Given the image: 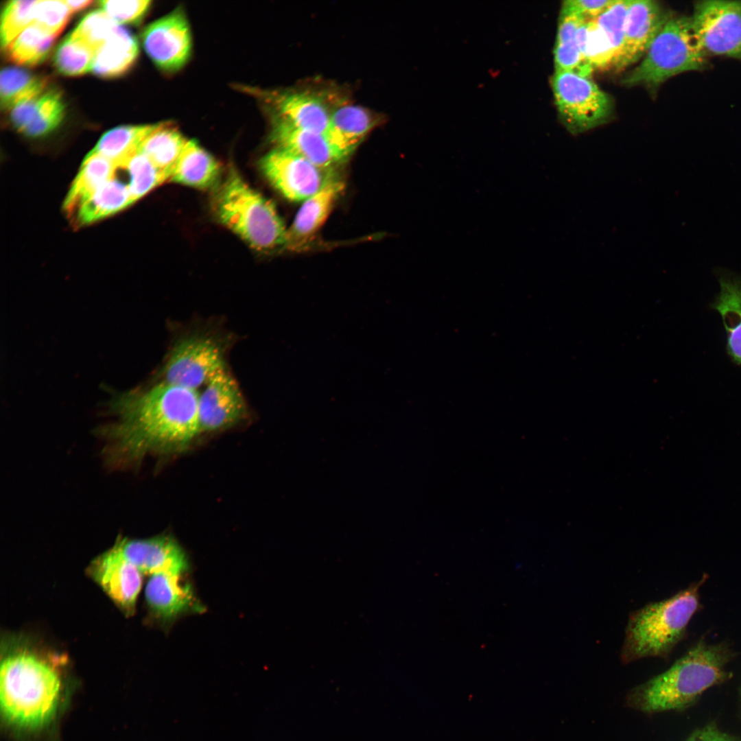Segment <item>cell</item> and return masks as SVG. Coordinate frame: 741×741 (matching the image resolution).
I'll list each match as a JSON object with an SVG mask.
<instances>
[{"mask_svg":"<svg viewBox=\"0 0 741 741\" xmlns=\"http://www.w3.org/2000/svg\"><path fill=\"white\" fill-rule=\"evenodd\" d=\"M199 392L164 381L117 396L111 409L119 417L105 428L109 457L117 462L140 461L148 454L186 450L201 434Z\"/></svg>","mask_w":741,"mask_h":741,"instance_id":"6da1fadb","label":"cell"},{"mask_svg":"<svg viewBox=\"0 0 741 741\" xmlns=\"http://www.w3.org/2000/svg\"><path fill=\"white\" fill-rule=\"evenodd\" d=\"M7 642L0 669L1 714L13 727L41 729L51 722L59 707L63 659L21 640Z\"/></svg>","mask_w":741,"mask_h":741,"instance_id":"7a4b0ae2","label":"cell"},{"mask_svg":"<svg viewBox=\"0 0 741 741\" xmlns=\"http://www.w3.org/2000/svg\"><path fill=\"white\" fill-rule=\"evenodd\" d=\"M732 657L725 644L701 641L668 670L633 688L627 702L646 713L685 708L729 677L727 666Z\"/></svg>","mask_w":741,"mask_h":741,"instance_id":"3957f363","label":"cell"},{"mask_svg":"<svg viewBox=\"0 0 741 741\" xmlns=\"http://www.w3.org/2000/svg\"><path fill=\"white\" fill-rule=\"evenodd\" d=\"M707 576L667 599L650 602L628 617L620 651L622 663L646 657L666 658L684 637L699 605V589Z\"/></svg>","mask_w":741,"mask_h":741,"instance_id":"277c9868","label":"cell"},{"mask_svg":"<svg viewBox=\"0 0 741 741\" xmlns=\"http://www.w3.org/2000/svg\"><path fill=\"white\" fill-rule=\"evenodd\" d=\"M212 209L222 224L253 248L267 252L285 246L287 229L274 205L235 170L230 169L215 190Z\"/></svg>","mask_w":741,"mask_h":741,"instance_id":"5b68a950","label":"cell"},{"mask_svg":"<svg viewBox=\"0 0 741 741\" xmlns=\"http://www.w3.org/2000/svg\"><path fill=\"white\" fill-rule=\"evenodd\" d=\"M709 66V57L696 39L690 17L672 14L642 60L621 82L627 86L655 89L674 75L702 71Z\"/></svg>","mask_w":741,"mask_h":741,"instance_id":"8992f818","label":"cell"},{"mask_svg":"<svg viewBox=\"0 0 741 741\" xmlns=\"http://www.w3.org/2000/svg\"><path fill=\"white\" fill-rule=\"evenodd\" d=\"M226 340L213 331L197 329L174 341L161 371V379L197 390L227 368Z\"/></svg>","mask_w":741,"mask_h":741,"instance_id":"52a82bcc","label":"cell"},{"mask_svg":"<svg viewBox=\"0 0 741 741\" xmlns=\"http://www.w3.org/2000/svg\"><path fill=\"white\" fill-rule=\"evenodd\" d=\"M551 86L560 120L572 134L602 125L612 116L613 99L590 78L554 71Z\"/></svg>","mask_w":741,"mask_h":741,"instance_id":"ba28073f","label":"cell"},{"mask_svg":"<svg viewBox=\"0 0 741 741\" xmlns=\"http://www.w3.org/2000/svg\"><path fill=\"white\" fill-rule=\"evenodd\" d=\"M704 52L741 61V1H699L690 17Z\"/></svg>","mask_w":741,"mask_h":741,"instance_id":"9c48e42d","label":"cell"},{"mask_svg":"<svg viewBox=\"0 0 741 741\" xmlns=\"http://www.w3.org/2000/svg\"><path fill=\"white\" fill-rule=\"evenodd\" d=\"M259 166L269 183L292 202H304L336 179L335 169L318 167L277 147L261 159Z\"/></svg>","mask_w":741,"mask_h":741,"instance_id":"30bf717a","label":"cell"},{"mask_svg":"<svg viewBox=\"0 0 741 741\" xmlns=\"http://www.w3.org/2000/svg\"><path fill=\"white\" fill-rule=\"evenodd\" d=\"M198 415L200 433L224 430L248 417L245 397L228 368L215 375L199 393Z\"/></svg>","mask_w":741,"mask_h":741,"instance_id":"8fae6325","label":"cell"},{"mask_svg":"<svg viewBox=\"0 0 741 741\" xmlns=\"http://www.w3.org/2000/svg\"><path fill=\"white\" fill-rule=\"evenodd\" d=\"M142 41L146 53L161 69H180L189 58L192 44L184 12L178 8L149 24L143 31Z\"/></svg>","mask_w":741,"mask_h":741,"instance_id":"7c38bea8","label":"cell"},{"mask_svg":"<svg viewBox=\"0 0 741 741\" xmlns=\"http://www.w3.org/2000/svg\"><path fill=\"white\" fill-rule=\"evenodd\" d=\"M87 571L89 576L125 614H133L143 574L136 566L112 546L94 558Z\"/></svg>","mask_w":741,"mask_h":741,"instance_id":"4fadbf2b","label":"cell"},{"mask_svg":"<svg viewBox=\"0 0 741 741\" xmlns=\"http://www.w3.org/2000/svg\"><path fill=\"white\" fill-rule=\"evenodd\" d=\"M113 547L143 574L183 575L188 569L185 551L176 540L168 534L143 539L119 537Z\"/></svg>","mask_w":741,"mask_h":741,"instance_id":"5bb4252c","label":"cell"},{"mask_svg":"<svg viewBox=\"0 0 741 741\" xmlns=\"http://www.w3.org/2000/svg\"><path fill=\"white\" fill-rule=\"evenodd\" d=\"M671 15L657 1L629 0L622 53L614 69H624L642 58Z\"/></svg>","mask_w":741,"mask_h":741,"instance_id":"9a60e30c","label":"cell"},{"mask_svg":"<svg viewBox=\"0 0 741 741\" xmlns=\"http://www.w3.org/2000/svg\"><path fill=\"white\" fill-rule=\"evenodd\" d=\"M271 139L277 148L289 151L324 169H335L348 157L326 134L296 127L279 117L274 119Z\"/></svg>","mask_w":741,"mask_h":741,"instance_id":"2e32d148","label":"cell"},{"mask_svg":"<svg viewBox=\"0 0 741 741\" xmlns=\"http://www.w3.org/2000/svg\"><path fill=\"white\" fill-rule=\"evenodd\" d=\"M12 126L29 137H40L54 130L65 114L60 91L48 86L16 104L10 111Z\"/></svg>","mask_w":741,"mask_h":741,"instance_id":"e0dca14e","label":"cell"},{"mask_svg":"<svg viewBox=\"0 0 741 741\" xmlns=\"http://www.w3.org/2000/svg\"><path fill=\"white\" fill-rule=\"evenodd\" d=\"M277 117L302 129L327 134L331 110L320 96L306 91H262Z\"/></svg>","mask_w":741,"mask_h":741,"instance_id":"ac0fdd59","label":"cell"},{"mask_svg":"<svg viewBox=\"0 0 741 741\" xmlns=\"http://www.w3.org/2000/svg\"><path fill=\"white\" fill-rule=\"evenodd\" d=\"M182 575L158 573L150 575L145 589L146 603L152 613L163 622H170L198 605L189 585Z\"/></svg>","mask_w":741,"mask_h":741,"instance_id":"d6986e66","label":"cell"},{"mask_svg":"<svg viewBox=\"0 0 741 741\" xmlns=\"http://www.w3.org/2000/svg\"><path fill=\"white\" fill-rule=\"evenodd\" d=\"M344 187L338 178L304 202L287 230L284 248L296 249L306 244L322 226Z\"/></svg>","mask_w":741,"mask_h":741,"instance_id":"ffe728a7","label":"cell"},{"mask_svg":"<svg viewBox=\"0 0 741 741\" xmlns=\"http://www.w3.org/2000/svg\"><path fill=\"white\" fill-rule=\"evenodd\" d=\"M715 274L719 292L711 307L720 315L727 336V350L731 358L741 365V274L718 268Z\"/></svg>","mask_w":741,"mask_h":741,"instance_id":"44dd1931","label":"cell"},{"mask_svg":"<svg viewBox=\"0 0 741 741\" xmlns=\"http://www.w3.org/2000/svg\"><path fill=\"white\" fill-rule=\"evenodd\" d=\"M377 121L370 110L361 106L342 104L331 110L326 135L340 152L349 157L375 127Z\"/></svg>","mask_w":741,"mask_h":741,"instance_id":"7402d4cb","label":"cell"},{"mask_svg":"<svg viewBox=\"0 0 741 741\" xmlns=\"http://www.w3.org/2000/svg\"><path fill=\"white\" fill-rule=\"evenodd\" d=\"M119 167L93 149L82 163L64 202V209L71 217L103 184L113 178Z\"/></svg>","mask_w":741,"mask_h":741,"instance_id":"603a6c76","label":"cell"},{"mask_svg":"<svg viewBox=\"0 0 741 741\" xmlns=\"http://www.w3.org/2000/svg\"><path fill=\"white\" fill-rule=\"evenodd\" d=\"M218 162L193 140L187 141L171 173L172 181L187 186L207 189L218 180Z\"/></svg>","mask_w":741,"mask_h":741,"instance_id":"cb8c5ba5","label":"cell"},{"mask_svg":"<svg viewBox=\"0 0 741 741\" xmlns=\"http://www.w3.org/2000/svg\"><path fill=\"white\" fill-rule=\"evenodd\" d=\"M139 47L136 38L120 25L97 51L92 71L102 78L124 74L135 62Z\"/></svg>","mask_w":741,"mask_h":741,"instance_id":"d4e9b609","label":"cell"},{"mask_svg":"<svg viewBox=\"0 0 741 741\" xmlns=\"http://www.w3.org/2000/svg\"><path fill=\"white\" fill-rule=\"evenodd\" d=\"M134 202L128 184L116 176L99 187L73 215L76 225H85L115 214Z\"/></svg>","mask_w":741,"mask_h":741,"instance_id":"484cf974","label":"cell"},{"mask_svg":"<svg viewBox=\"0 0 741 741\" xmlns=\"http://www.w3.org/2000/svg\"><path fill=\"white\" fill-rule=\"evenodd\" d=\"M170 123L154 124L144 138L140 152L169 178L187 142Z\"/></svg>","mask_w":741,"mask_h":741,"instance_id":"4316f807","label":"cell"},{"mask_svg":"<svg viewBox=\"0 0 741 741\" xmlns=\"http://www.w3.org/2000/svg\"><path fill=\"white\" fill-rule=\"evenodd\" d=\"M152 125L124 126L105 132L93 148L121 168L133 155L139 152L141 145Z\"/></svg>","mask_w":741,"mask_h":741,"instance_id":"83f0119b","label":"cell"},{"mask_svg":"<svg viewBox=\"0 0 741 741\" xmlns=\"http://www.w3.org/2000/svg\"><path fill=\"white\" fill-rule=\"evenodd\" d=\"M55 38L56 36L32 24L4 49L5 55L16 64L35 66L45 60Z\"/></svg>","mask_w":741,"mask_h":741,"instance_id":"f1b7e54d","label":"cell"},{"mask_svg":"<svg viewBox=\"0 0 741 741\" xmlns=\"http://www.w3.org/2000/svg\"><path fill=\"white\" fill-rule=\"evenodd\" d=\"M49 80L17 67H6L0 75V98L3 110L10 111L16 104L45 89Z\"/></svg>","mask_w":741,"mask_h":741,"instance_id":"f546056e","label":"cell"},{"mask_svg":"<svg viewBox=\"0 0 741 741\" xmlns=\"http://www.w3.org/2000/svg\"><path fill=\"white\" fill-rule=\"evenodd\" d=\"M578 47L593 70L606 71L614 65V54L609 41L596 19H586L576 36Z\"/></svg>","mask_w":741,"mask_h":741,"instance_id":"4dcf8cb0","label":"cell"},{"mask_svg":"<svg viewBox=\"0 0 741 741\" xmlns=\"http://www.w3.org/2000/svg\"><path fill=\"white\" fill-rule=\"evenodd\" d=\"M95 52L69 34L58 45L54 55L58 71L67 76H78L92 71Z\"/></svg>","mask_w":741,"mask_h":741,"instance_id":"1f68e13d","label":"cell"},{"mask_svg":"<svg viewBox=\"0 0 741 741\" xmlns=\"http://www.w3.org/2000/svg\"><path fill=\"white\" fill-rule=\"evenodd\" d=\"M120 169L129 176V189L134 202L156 187L169 180L152 161L140 151L133 155Z\"/></svg>","mask_w":741,"mask_h":741,"instance_id":"d6a6232c","label":"cell"},{"mask_svg":"<svg viewBox=\"0 0 741 741\" xmlns=\"http://www.w3.org/2000/svg\"><path fill=\"white\" fill-rule=\"evenodd\" d=\"M119 26L104 10H96L87 14L70 35L96 54Z\"/></svg>","mask_w":741,"mask_h":741,"instance_id":"836d02e7","label":"cell"},{"mask_svg":"<svg viewBox=\"0 0 741 741\" xmlns=\"http://www.w3.org/2000/svg\"><path fill=\"white\" fill-rule=\"evenodd\" d=\"M36 1L13 0L6 3L1 14L0 40L5 49L34 22Z\"/></svg>","mask_w":741,"mask_h":741,"instance_id":"e575fe53","label":"cell"},{"mask_svg":"<svg viewBox=\"0 0 741 741\" xmlns=\"http://www.w3.org/2000/svg\"><path fill=\"white\" fill-rule=\"evenodd\" d=\"M629 0H614L596 21L610 43L615 60L618 64L623 49L625 19Z\"/></svg>","mask_w":741,"mask_h":741,"instance_id":"d590c367","label":"cell"},{"mask_svg":"<svg viewBox=\"0 0 741 741\" xmlns=\"http://www.w3.org/2000/svg\"><path fill=\"white\" fill-rule=\"evenodd\" d=\"M71 14L64 0H38L34 8L33 24L56 37Z\"/></svg>","mask_w":741,"mask_h":741,"instance_id":"8d00e7d4","label":"cell"},{"mask_svg":"<svg viewBox=\"0 0 741 741\" xmlns=\"http://www.w3.org/2000/svg\"><path fill=\"white\" fill-rule=\"evenodd\" d=\"M554 62V71L568 72L588 78L594 71L582 54L576 39L555 43Z\"/></svg>","mask_w":741,"mask_h":741,"instance_id":"74e56055","label":"cell"},{"mask_svg":"<svg viewBox=\"0 0 741 741\" xmlns=\"http://www.w3.org/2000/svg\"><path fill=\"white\" fill-rule=\"evenodd\" d=\"M150 3V0L99 1L101 9L119 25L138 23L147 12Z\"/></svg>","mask_w":741,"mask_h":741,"instance_id":"f35d334b","label":"cell"},{"mask_svg":"<svg viewBox=\"0 0 741 741\" xmlns=\"http://www.w3.org/2000/svg\"><path fill=\"white\" fill-rule=\"evenodd\" d=\"M586 19L577 13L561 9L555 43L576 40L578 31Z\"/></svg>","mask_w":741,"mask_h":741,"instance_id":"ab89813d","label":"cell"},{"mask_svg":"<svg viewBox=\"0 0 741 741\" xmlns=\"http://www.w3.org/2000/svg\"><path fill=\"white\" fill-rule=\"evenodd\" d=\"M614 0H568L563 1L561 9L577 13L585 19L599 16Z\"/></svg>","mask_w":741,"mask_h":741,"instance_id":"60d3db41","label":"cell"},{"mask_svg":"<svg viewBox=\"0 0 741 741\" xmlns=\"http://www.w3.org/2000/svg\"><path fill=\"white\" fill-rule=\"evenodd\" d=\"M686 741H741V740L720 729L716 725L709 724L695 730Z\"/></svg>","mask_w":741,"mask_h":741,"instance_id":"b9f144b4","label":"cell"},{"mask_svg":"<svg viewBox=\"0 0 741 741\" xmlns=\"http://www.w3.org/2000/svg\"><path fill=\"white\" fill-rule=\"evenodd\" d=\"M64 1L65 3L67 4V5L69 7V8L71 10V13L77 12H80L81 10H83L84 9L89 7L91 3H93V1H91V0H81V1L64 0Z\"/></svg>","mask_w":741,"mask_h":741,"instance_id":"7bdbcfd3","label":"cell"},{"mask_svg":"<svg viewBox=\"0 0 741 741\" xmlns=\"http://www.w3.org/2000/svg\"><path fill=\"white\" fill-rule=\"evenodd\" d=\"M741 692V691H740Z\"/></svg>","mask_w":741,"mask_h":741,"instance_id":"ee69618b","label":"cell"}]
</instances>
